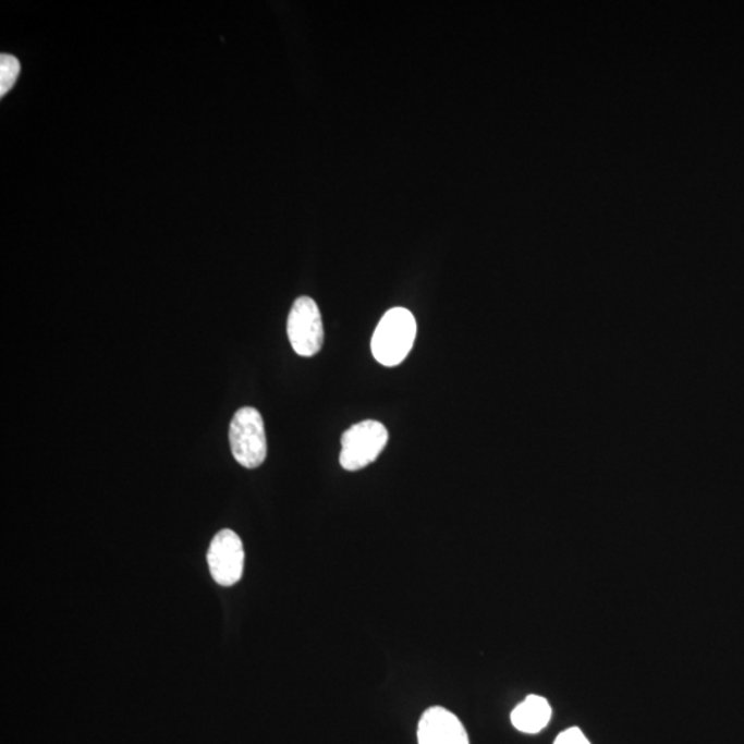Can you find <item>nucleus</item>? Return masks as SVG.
I'll use <instances>...</instances> for the list:
<instances>
[{"instance_id": "6e6552de", "label": "nucleus", "mask_w": 744, "mask_h": 744, "mask_svg": "<svg viewBox=\"0 0 744 744\" xmlns=\"http://www.w3.org/2000/svg\"><path fill=\"white\" fill-rule=\"evenodd\" d=\"M20 70V61L14 56L7 53L0 56V97L7 96L12 90Z\"/></svg>"}, {"instance_id": "20e7f679", "label": "nucleus", "mask_w": 744, "mask_h": 744, "mask_svg": "<svg viewBox=\"0 0 744 744\" xmlns=\"http://www.w3.org/2000/svg\"><path fill=\"white\" fill-rule=\"evenodd\" d=\"M288 334L291 346L300 356L317 355L325 342V329L319 306L310 296L296 298L290 310Z\"/></svg>"}, {"instance_id": "f03ea898", "label": "nucleus", "mask_w": 744, "mask_h": 744, "mask_svg": "<svg viewBox=\"0 0 744 744\" xmlns=\"http://www.w3.org/2000/svg\"><path fill=\"white\" fill-rule=\"evenodd\" d=\"M229 443L237 463L255 469L267 460L268 444L263 415L254 407H243L233 415Z\"/></svg>"}, {"instance_id": "f257e3e1", "label": "nucleus", "mask_w": 744, "mask_h": 744, "mask_svg": "<svg viewBox=\"0 0 744 744\" xmlns=\"http://www.w3.org/2000/svg\"><path fill=\"white\" fill-rule=\"evenodd\" d=\"M416 338V320L405 308H393L378 322L371 340L373 355L382 366L394 367L405 361Z\"/></svg>"}, {"instance_id": "423d86ee", "label": "nucleus", "mask_w": 744, "mask_h": 744, "mask_svg": "<svg viewBox=\"0 0 744 744\" xmlns=\"http://www.w3.org/2000/svg\"><path fill=\"white\" fill-rule=\"evenodd\" d=\"M419 744H469L465 727L460 718L444 707H430L420 717Z\"/></svg>"}, {"instance_id": "39448f33", "label": "nucleus", "mask_w": 744, "mask_h": 744, "mask_svg": "<svg viewBox=\"0 0 744 744\" xmlns=\"http://www.w3.org/2000/svg\"><path fill=\"white\" fill-rule=\"evenodd\" d=\"M212 580L221 586H233L242 580L244 548L242 539L231 529H222L212 539L207 553Z\"/></svg>"}, {"instance_id": "7ed1b4c3", "label": "nucleus", "mask_w": 744, "mask_h": 744, "mask_svg": "<svg viewBox=\"0 0 744 744\" xmlns=\"http://www.w3.org/2000/svg\"><path fill=\"white\" fill-rule=\"evenodd\" d=\"M389 434L377 420H363L353 425L342 436L341 465L343 469L356 472L377 460L387 447Z\"/></svg>"}, {"instance_id": "0eeeda50", "label": "nucleus", "mask_w": 744, "mask_h": 744, "mask_svg": "<svg viewBox=\"0 0 744 744\" xmlns=\"http://www.w3.org/2000/svg\"><path fill=\"white\" fill-rule=\"evenodd\" d=\"M512 724L517 731L535 735L551 720V707L542 696L529 695L512 712Z\"/></svg>"}, {"instance_id": "1a4fd4ad", "label": "nucleus", "mask_w": 744, "mask_h": 744, "mask_svg": "<svg viewBox=\"0 0 744 744\" xmlns=\"http://www.w3.org/2000/svg\"><path fill=\"white\" fill-rule=\"evenodd\" d=\"M554 744H590L580 728H569L557 736Z\"/></svg>"}]
</instances>
